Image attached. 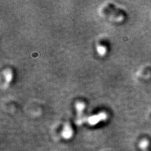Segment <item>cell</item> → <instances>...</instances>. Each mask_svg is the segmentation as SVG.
Returning a JSON list of instances; mask_svg holds the SVG:
<instances>
[{
  "instance_id": "cell-1",
  "label": "cell",
  "mask_w": 151,
  "mask_h": 151,
  "mask_svg": "<svg viewBox=\"0 0 151 151\" xmlns=\"http://www.w3.org/2000/svg\"><path fill=\"white\" fill-rule=\"evenodd\" d=\"M85 106H86L85 104L82 101H78L75 105V108L77 112V116L75 122L78 125H81L84 122L87 121L83 113Z\"/></svg>"
},
{
  "instance_id": "cell-2",
  "label": "cell",
  "mask_w": 151,
  "mask_h": 151,
  "mask_svg": "<svg viewBox=\"0 0 151 151\" xmlns=\"http://www.w3.org/2000/svg\"><path fill=\"white\" fill-rule=\"evenodd\" d=\"M116 10V8L110 5V4H106L103 9V11L106 13V14L108 15V16H110L111 19H113L115 21H122L124 18V17L122 14L119 13Z\"/></svg>"
},
{
  "instance_id": "cell-3",
  "label": "cell",
  "mask_w": 151,
  "mask_h": 151,
  "mask_svg": "<svg viewBox=\"0 0 151 151\" xmlns=\"http://www.w3.org/2000/svg\"><path fill=\"white\" fill-rule=\"evenodd\" d=\"M107 119H108L107 113L104 111H102L98 113L96 115H94L88 117L86 122L88 123L89 125L93 126L98 124L99 122H100L101 121L106 120Z\"/></svg>"
},
{
  "instance_id": "cell-4",
  "label": "cell",
  "mask_w": 151,
  "mask_h": 151,
  "mask_svg": "<svg viewBox=\"0 0 151 151\" xmlns=\"http://www.w3.org/2000/svg\"><path fill=\"white\" fill-rule=\"evenodd\" d=\"M73 134H74V132L71 125H70L69 123L68 122L65 123V124L64 125L62 133H61V135H62L63 137L67 140L70 139V138H72Z\"/></svg>"
},
{
  "instance_id": "cell-5",
  "label": "cell",
  "mask_w": 151,
  "mask_h": 151,
  "mask_svg": "<svg viewBox=\"0 0 151 151\" xmlns=\"http://www.w3.org/2000/svg\"><path fill=\"white\" fill-rule=\"evenodd\" d=\"M3 76L4 79V88H6L9 86V84L12 81V79L13 78V74L12 70L10 69H4L3 72Z\"/></svg>"
},
{
  "instance_id": "cell-6",
  "label": "cell",
  "mask_w": 151,
  "mask_h": 151,
  "mask_svg": "<svg viewBox=\"0 0 151 151\" xmlns=\"http://www.w3.org/2000/svg\"><path fill=\"white\" fill-rule=\"evenodd\" d=\"M97 53L100 56H104L107 52V49L105 46L101 44H98L96 46Z\"/></svg>"
},
{
  "instance_id": "cell-7",
  "label": "cell",
  "mask_w": 151,
  "mask_h": 151,
  "mask_svg": "<svg viewBox=\"0 0 151 151\" xmlns=\"http://www.w3.org/2000/svg\"><path fill=\"white\" fill-rule=\"evenodd\" d=\"M139 147L142 151H148L147 148L149 146V142L147 140L143 139L139 143Z\"/></svg>"
}]
</instances>
